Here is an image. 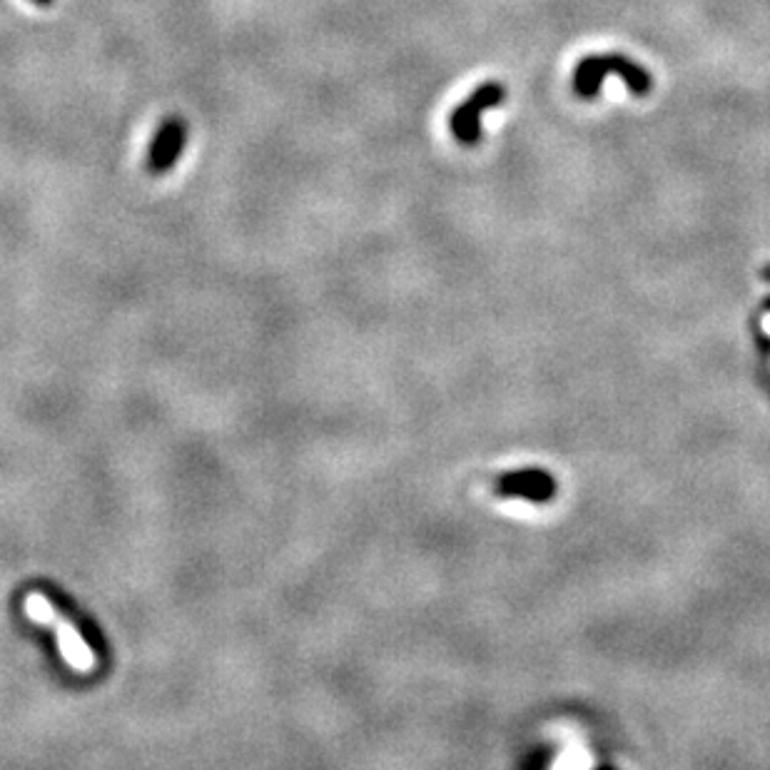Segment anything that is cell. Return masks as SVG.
Segmentation results:
<instances>
[{"mask_svg": "<svg viewBox=\"0 0 770 770\" xmlns=\"http://www.w3.org/2000/svg\"><path fill=\"white\" fill-rule=\"evenodd\" d=\"M616 78L623 80L631 95H638V98H646L653 88V78L641 63L636 60L626 58L621 53H609V55H589V58L581 60L579 65L574 68V93L579 98L591 100L599 95L601 85H604L606 78Z\"/></svg>", "mask_w": 770, "mask_h": 770, "instance_id": "1", "label": "cell"}, {"mask_svg": "<svg viewBox=\"0 0 770 770\" xmlns=\"http://www.w3.org/2000/svg\"><path fill=\"white\" fill-rule=\"evenodd\" d=\"M35 3H40V5H48L50 0H35Z\"/></svg>", "mask_w": 770, "mask_h": 770, "instance_id": "5", "label": "cell"}, {"mask_svg": "<svg viewBox=\"0 0 770 770\" xmlns=\"http://www.w3.org/2000/svg\"><path fill=\"white\" fill-rule=\"evenodd\" d=\"M25 614H28L30 621L53 628L60 653H63L65 663H68L70 668H75L78 673L93 671L98 658H95L90 643L85 641L83 633L78 631V626H75L68 616L60 614V609H55V604L48 596L40 594V591L28 594V599H25Z\"/></svg>", "mask_w": 770, "mask_h": 770, "instance_id": "2", "label": "cell"}, {"mask_svg": "<svg viewBox=\"0 0 770 770\" xmlns=\"http://www.w3.org/2000/svg\"><path fill=\"white\" fill-rule=\"evenodd\" d=\"M506 100V88L501 83H484L476 88L449 118L452 135L462 145H476L481 140V118L486 110L496 108Z\"/></svg>", "mask_w": 770, "mask_h": 770, "instance_id": "3", "label": "cell"}, {"mask_svg": "<svg viewBox=\"0 0 770 770\" xmlns=\"http://www.w3.org/2000/svg\"><path fill=\"white\" fill-rule=\"evenodd\" d=\"M187 143V125L182 118H170L160 125L157 130L153 145H150V157H148V167L150 172L155 175H162V172L170 170L172 165L180 157L182 148Z\"/></svg>", "mask_w": 770, "mask_h": 770, "instance_id": "4", "label": "cell"}]
</instances>
